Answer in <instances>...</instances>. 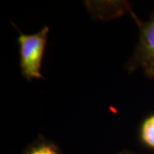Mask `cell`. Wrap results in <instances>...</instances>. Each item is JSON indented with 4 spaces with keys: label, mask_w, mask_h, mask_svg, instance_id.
<instances>
[{
    "label": "cell",
    "mask_w": 154,
    "mask_h": 154,
    "mask_svg": "<svg viewBox=\"0 0 154 154\" xmlns=\"http://www.w3.org/2000/svg\"><path fill=\"white\" fill-rule=\"evenodd\" d=\"M48 33V27H44L33 34H24L19 31L17 41L20 48V66L22 75L28 81L44 78L40 68Z\"/></svg>",
    "instance_id": "1"
},
{
    "label": "cell",
    "mask_w": 154,
    "mask_h": 154,
    "mask_svg": "<svg viewBox=\"0 0 154 154\" xmlns=\"http://www.w3.org/2000/svg\"><path fill=\"white\" fill-rule=\"evenodd\" d=\"M140 30V40L134 55L128 63V70L132 72L141 68L148 78H154V13L148 22L140 21L131 12Z\"/></svg>",
    "instance_id": "2"
},
{
    "label": "cell",
    "mask_w": 154,
    "mask_h": 154,
    "mask_svg": "<svg viewBox=\"0 0 154 154\" xmlns=\"http://www.w3.org/2000/svg\"><path fill=\"white\" fill-rule=\"evenodd\" d=\"M140 139L145 146L154 149V114L142 122L140 128Z\"/></svg>",
    "instance_id": "3"
},
{
    "label": "cell",
    "mask_w": 154,
    "mask_h": 154,
    "mask_svg": "<svg viewBox=\"0 0 154 154\" xmlns=\"http://www.w3.org/2000/svg\"><path fill=\"white\" fill-rule=\"evenodd\" d=\"M25 154H61L58 147L51 141L39 140L32 144Z\"/></svg>",
    "instance_id": "4"
},
{
    "label": "cell",
    "mask_w": 154,
    "mask_h": 154,
    "mask_svg": "<svg viewBox=\"0 0 154 154\" xmlns=\"http://www.w3.org/2000/svg\"><path fill=\"white\" fill-rule=\"evenodd\" d=\"M122 154H129V153H122Z\"/></svg>",
    "instance_id": "5"
}]
</instances>
